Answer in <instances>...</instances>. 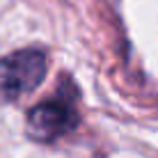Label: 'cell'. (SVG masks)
Wrapping results in <instances>:
<instances>
[{
  "mask_svg": "<svg viewBox=\"0 0 158 158\" xmlns=\"http://www.w3.org/2000/svg\"><path fill=\"white\" fill-rule=\"evenodd\" d=\"M80 115L76 108V96L57 92L55 96L37 103L28 115V135L35 142H55L67 133L76 131Z\"/></svg>",
  "mask_w": 158,
  "mask_h": 158,
  "instance_id": "cell-2",
  "label": "cell"
},
{
  "mask_svg": "<svg viewBox=\"0 0 158 158\" xmlns=\"http://www.w3.org/2000/svg\"><path fill=\"white\" fill-rule=\"evenodd\" d=\"M48 71V57L44 48L30 46L0 57V106L32 94Z\"/></svg>",
  "mask_w": 158,
  "mask_h": 158,
  "instance_id": "cell-1",
  "label": "cell"
}]
</instances>
